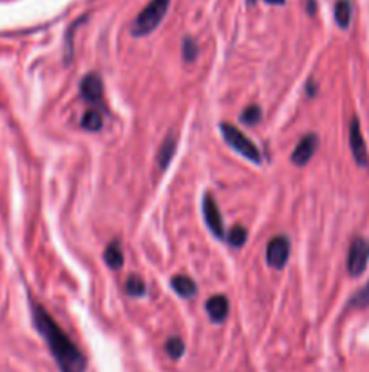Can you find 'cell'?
Here are the masks:
<instances>
[{"instance_id": "cell-8", "label": "cell", "mask_w": 369, "mask_h": 372, "mask_svg": "<svg viewBox=\"0 0 369 372\" xmlns=\"http://www.w3.org/2000/svg\"><path fill=\"white\" fill-rule=\"evenodd\" d=\"M80 93L89 104H100L104 98V86H102L100 76L95 75V73H89L87 76H84V81L80 82Z\"/></svg>"}, {"instance_id": "cell-22", "label": "cell", "mask_w": 369, "mask_h": 372, "mask_svg": "<svg viewBox=\"0 0 369 372\" xmlns=\"http://www.w3.org/2000/svg\"><path fill=\"white\" fill-rule=\"evenodd\" d=\"M266 2H268V4H275V6L284 4V0H266Z\"/></svg>"}, {"instance_id": "cell-19", "label": "cell", "mask_w": 369, "mask_h": 372, "mask_svg": "<svg viewBox=\"0 0 369 372\" xmlns=\"http://www.w3.org/2000/svg\"><path fill=\"white\" fill-rule=\"evenodd\" d=\"M241 122L245 125H255L257 122H261V108H259V105H248V108L242 111Z\"/></svg>"}, {"instance_id": "cell-20", "label": "cell", "mask_w": 369, "mask_h": 372, "mask_svg": "<svg viewBox=\"0 0 369 372\" xmlns=\"http://www.w3.org/2000/svg\"><path fill=\"white\" fill-rule=\"evenodd\" d=\"M350 305L351 307H358V309L369 307V281L357 292V294H355L353 298H351Z\"/></svg>"}, {"instance_id": "cell-1", "label": "cell", "mask_w": 369, "mask_h": 372, "mask_svg": "<svg viewBox=\"0 0 369 372\" xmlns=\"http://www.w3.org/2000/svg\"><path fill=\"white\" fill-rule=\"evenodd\" d=\"M31 312L33 324H35L40 336L44 338V341L48 343L60 372H85L87 360L80 352V348L73 343L71 338L62 331V327L53 320L51 314L35 301H31Z\"/></svg>"}, {"instance_id": "cell-2", "label": "cell", "mask_w": 369, "mask_h": 372, "mask_svg": "<svg viewBox=\"0 0 369 372\" xmlns=\"http://www.w3.org/2000/svg\"><path fill=\"white\" fill-rule=\"evenodd\" d=\"M169 6H171V0H151L136 16L134 24H132V35L145 36L154 31L167 15Z\"/></svg>"}, {"instance_id": "cell-12", "label": "cell", "mask_w": 369, "mask_h": 372, "mask_svg": "<svg viewBox=\"0 0 369 372\" xmlns=\"http://www.w3.org/2000/svg\"><path fill=\"white\" fill-rule=\"evenodd\" d=\"M171 285L181 298H194L196 292H198L196 281L192 280L191 277H187V274H178V277H174L171 280Z\"/></svg>"}, {"instance_id": "cell-9", "label": "cell", "mask_w": 369, "mask_h": 372, "mask_svg": "<svg viewBox=\"0 0 369 372\" xmlns=\"http://www.w3.org/2000/svg\"><path fill=\"white\" fill-rule=\"evenodd\" d=\"M317 151V136L306 135L295 148L294 155H292V162L295 165H306L311 160L314 153Z\"/></svg>"}, {"instance_id": "cell-16", "label": "cell", "mask_w": 369, "mask_h": 372, "mask_svg": "<svg viewBox=\"0 0 369 372\" xmlns=\"http://www.w3.org/2000/svg\"><path fill=\"white\" fill-rule=\"evenodd\" d=\"M125 291H127L129 296L139 298L145 296L147 289H145V284H143V280L139 277H129L127 281H125Z\"/></svg>"}, {"instance_id": "cell-6", "label": "cell", "mask_w": 369, "mask_h": 372, "mask_svg": "<svg viewBox=\"0 0 369 372\" xmlns=\"http://www.w3.org/2000/svg\"><path fill=\"white\" fill-rule=\"evenodd\" d=\"M203 217H205V222H207L212 234L223 240L225 238V225H223L221 211H219L218 202L210 195H205V198H203Z\"/></svg>"}, {"instance_id": "cell-7", "label": "cell", "mask_w": 369, "mask_h": 372, "mask_svg": "<svg viewBox=\"0 0 369 372\" xmlns=\"http://www.w3.org/2000/svg\"><path fill=\"white\" fill-rule=\"evenodd\" d=\"M350 148L353 153V158L360 167H368L369 156H368V148H365L364 136H362L360 124H358V118H353L350 124Z\"/></svg>"}, {"instance_id": "cell-10", "label": "cell", "mask_w": 369, "mask_h": 372, "mask_svg": "<svg viewBox=\"0 0 369 372\" xmlns=\"http://www.w3.org/2000/svg\"><path fill=\"white\" fill-rule=\"evenodd\" d=\"M228 311H230V304H228L227 296L218 294V296L208 298L207 312L212 321H215V324H223V321L227 320Z\"/></svg>"}, {"instance_id": "cell-14", "label": "cell", "mask_w": 369, "mask_h": 372, "mask_svg": "<svg viewBox=\"0 0 369 372\" xmlns=\"http://www.w3.org/2000/svg\"><path fill=\"white\" fill-rule=\"evenodd\" d=\"M104 258H105V264H107L111 269H122L123 251H122V247L118 245V242H112V244H109V247L105 249V252H104Z\"/></svg>"}, {"instance_id": "cell-5", "label": "cell", "mask_w": 369, "mask_h": 372, "mask_svg": "<svg viewBox=\"0 0 369 372\" xmlns=\"http://www.w3.org/2000/svg\"><path fill=\"white\" fill-rule=\"evenodd\" d=\"M288 258H290V242H288V238H272L268 247H266V260H268V265L281 271V269L288 264Z\"/></svg>"}, {"instance_id": "cell-17", "label": "cell", "mask_w": 369, "mask_h": 372, "mask_svg": "<svg viewBox=\"0 0 369 372\" xmlns=\"http://www.w3.org/2000/svg\"><path fill=\"white\" fill-rule=\"evenodd\" d=\"M165 351H167V354L172 360H179V358L183 356V352H185V343H183L181 338L172 336L169 338L167 343H165Z\"/></svg>"}, {"instance_id": "cell-4", "label": "cell", "mask_w": 369, "mask_h": 372, "mask_svg": "<svg viewBox=\"0 0 369 372\" xmlns=\"http://www.w3.org/2000/svg\"><path fill=\"white\" fill-rule=\"evenodd\" d=\"M369 264V242L364 238H355L348 252V271L351 277H358Z\"/></svg>"}, {"instance_id": "cell-3", "label": "cell", "mask_w": 369, "mask_h": 372, "mask_svg": "<svg viewBox=\"0 0 369 372\" xmlns=\"http://www.w3.org/2000/svg\"><path fill=\"white\" fill-rule=\"evenodd\" d=\"M221 135L223 138H225V142H227L235 153L245 156L246 160L254 162V164H261V153H259V149L255 148L250 142V138L246 135H242L235 125L221 124Z\"/></svg>"}, {"instance_id": "cell-13", "label": "cell", "mask_w": 369, "mask_h": 372, "mask_svg": "<svg viewBox=\"0 0 369 372\" xmlns=\"http://www.w3.org/2000/svg\"><path fill=\"white\" fill-rule=\"evenodd\" d=\"M351 15H353V8H351L350 0H338L335 4V21H337L338 28H348L351 22Z\"/></svg>"}, {"instance_id": "cell-21", "label": "cell", "mask_w": 369, "mask_h": 372, "mask_svg": "<svg viewBox=\"0 0 369 372\" xmlns=\"http://www.w3.org/2000/svg\"><path fill=\"white\" fill-rule=\"evenodd\" d=\"M199 55V46L192 38H185L183 42V58L185 62H194Z\"/></svg>"}, {"instance_id": "cell-15", "label": "cell", "mask_w": 369, "mask_h": 372, "mask_svg": "<svg viewBox=\"0 0 369 372\" xmlns=\"http://www.w3.org/2000/svg\"><path fill=\"white\" fill-rule=\"evenodd\" d=\"M102 124H104L102 113L95 111V109L85 113L84 118H82V128H84L85 131H92V133L100 131V129H102Z\"/></svg>"}, {"instance_id": "cell-11", "label": "cell", "mask_w": 369, "mask_h": 372, "mask_svg": "<svg viewBox=\"0 0 369 372\" xmlns=\"http://www.w3.org/2000/svg\"><path fill=\"white\" fill-rule=\"evenodd\" d=\"M176 148H178V140H176L174 135H169L165 140H163L161 148L158 151V165L159 171H165L169 167V164L172 162V156H174Z\"/></svg>"}, {"instance_id": "cell-18", "label": "cell", "mask_w": 369, "mask_h": 372, "mask_svg": "<svg viewBox=\"0 0 369 372\" xmlns=\"http://www.w3.org/2000/svg\"><path fill=\"white\" fill-rule=\"evenodd\" d=\"M246 238H248V232H246V229L241 227V225H235V227L228 232L227 240L230 242L232 247H242L246 242Z\"/></svg>"}]
</instances>
